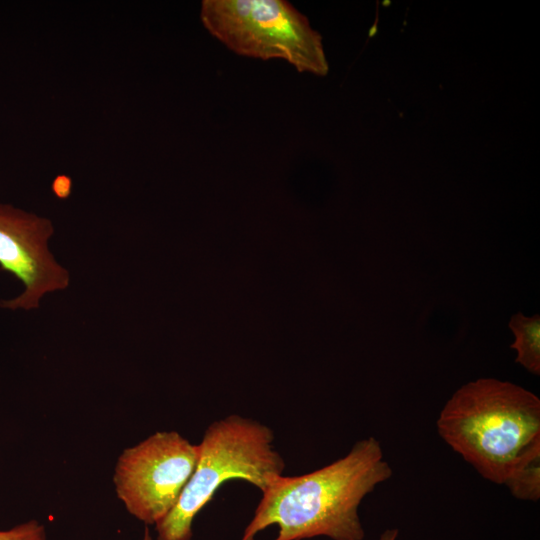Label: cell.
Masks as SVG:
<instances>
[{
  "label": "cell",
  "mask_w": 540,
  "mask_h": 540,
  "mask_svg": "<svg viewBox=\"0 0 540 540\" xmlns=\"http://www.w3.org/2000/svg\"><path fill=\"white\" fill-rule=\"evenodd\" d=\"M515 340L511 348L517 352L516 362L535 375L540 374V317H526L521 312L509 322Z\"/></svg>",
  "instance_id": "obj_8"
},
{
  "label": "cell",
  "mask_w": 540,
  "mask_h": 540,
  "mask_svg": "<svg viewBox=\"0 0 540 540\" xmlns=\"http://www.w3.org/2000/svg\"><path fill=\"white\" fill-rule=\"evenodd\" d=\"M54 233L49 219L0 203V268L21 281L23 292L0 307L8 310H32L49 292L69 286L70 275L48 249Z\"/></svg>",
  "instance_id": "obj_6"
},
{
  "label": "cell",
  "mask_w": 540,
  "mask_h": 540,
  "mask_svg": "<svg viewBox=\"0 0 540 540\" xmlns=\"http://www.w3.org/2000/svg\"><path fill=\"white\" fill-rule=\"evenodd\" d=\"M398 533L399 531L396 528L387 529L381 534L379 540H396L398 537Z\"/></svg>",
  "instance_id": "obj_11"
},
{
  "label": "cell",
  "mask_w": 540,
  "mask_h": 540,
  "mask_svg": "<svg viewBox=\"0 0 540 540\" xmlns=\"http://www.w3.org/2000/svg\"><path fill=\"white\" fill-rule=\"evenodd\" d=\"M198 444L177 431H157L118 456L113 484L129 514L155 525L177 503L194 471Z\"/></svg>",
  "instance_id": "obj_5"
},
{
  "label": "cell",
  "mask_w": 540,
  "mask_h": 540,
  "mask_svg": "<svg viewBox=\"0 0 540 540\" xmlns=\"http://www.w3.org/2000/svg\"><path fill=\"white\" fill-rule=\"evenodd\" d=\"M273 441L272 429L251 418L231 414L212 422L177 503L154 525L156 540H191L194 518L225 482L242 480L262 492L283 475L285 461Z\"/></svg>",
  "instance_id": "obj_3"
},
{
  "label": "cell",
  "mask_w": 540,
  "mask_h": 540,
  "mask_svg": "<svg viewBox=\"0 0 540 540\" xmlns=\"http://www.w3.org/2000/svg\"><path fill=\"white\" fill-rule=\"evenodd\" d=\"M503 485L517 499L537 501L540 498V438L520 453Z\"/></svg>",
  "instance_id": "obj_7"
},
{
  "label": "cell",
  "mask_w": 540,
  "mask_h": 540,
  "mask_svg": "<svg viewBox=\"0 0 540 540\" xmlns=\"http://www.w3.org/2000/svg\"><path fill=\"white\" fill-rule=\"evenodd\" d=\"M200 17L205 28L236 54L283 59L299 72H328L321 36L287 1L204 0Z\"/></svg>",
  "instance_id": "obj_4"
},
{
  "label": "cell",
  "mask_w": 540,
  "mask_h": 540,
  "mask_svg": "<svg viewBox=\"0 0 540 540\" xmlns=\"http://www.w3.org/2000/svg\"><path fill=\"white\" fill-rule=\"evenodd\" d=\"M392 474L380 442L374 437L358 440L345 456L320 469L275 477L261 492L241 540H254L271 525L279 528L275 540H363L359 506Z\"/></svg>",
  "instance_id": "obj_1"
},
{
  "label": "cell",
  "mask_w": 540,
  "mask_h": 540,
  "mask_svg": "<svg viewBox=\"0 0 540 540\" xmlns=\"http://www.w3.org/2000/svg\"><path fill=\"white\" fill-rule=\"evenodd\" d=\"M71 180L66 176H58L53 182V191L60 198H66L70 194Z\"/></svg>",
  "instance_id": "obj_10"
},
{
  "label": "cell",
  "mask_w": 540,
  "mask_h": 540,
  "mask_svg": "<svg viewBox=\"0 0 540 540\" xmlns=\"http://www.w3.org/2000/svg\"><path fill=\"white\" fill-rule=\"evenodd\" d=\"M141 540H154L148 527L145 528L144 534Z\"/></svg>",
  "instance_id": "obj_12"
},
{
  "label": "cell",
  "mask_w": 540,
  "mask_h": 540,
  "mask_svg": "<svg viewBox=\"0 0 540 540\" xmlns=\"http://www.w3.org/2000/svg\"><path fill=\"white\" fill-rule=\"evenodd\" d=\"M0 540H47L45 526L36 519L0 529Z\"/></svg>",
  "instance_id": "obj_9"
},
{
  "label": "cell",
  "mask_w": 540,
  "mask_h": 540,
  "mask_svg": "<svg viewBox=\"0 0 540 540\" xmlns=\"http://www.w3.org/2000/svg\"><path fill=\"white\" fill-rule=\"evenodd\" d=\"M436 424L484 479L503 484L520 453L540 438V400L511 382L482 378L459 388Z\"/></svg>",
  "instance_id": "obj_2"
}]
</instances>
